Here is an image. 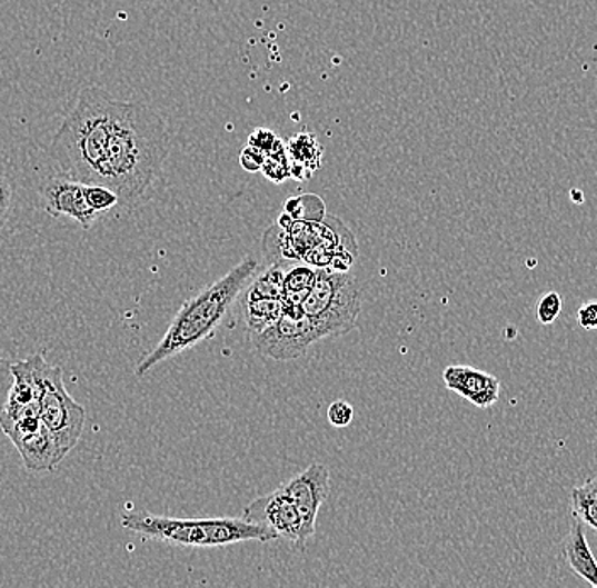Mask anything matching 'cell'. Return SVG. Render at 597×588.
Here are the masks:
<instances>
[{"label":"cell","mask_w":597,"mask_h":588,"mask_svg":"<svg viewBox=\"0 0 597 588\" xmlns=\"http://www.w3.org/2000/svg\"><path fill=\"white\" fill-rule=\"evenodd\" d=\"M169 151L163 119L143 103L119 100L99 186L115 190L121 206L135 207L147 196Z\"/></svg>","instance_id":"6da1fadb"},{"label":"cell","mask_w":597,"mask_h":588,"mask_svg":"<svg viewBox=\"0 0 597 588\" xmlns=\"http://www.w3.org/2000/svg\"><path fill=\"white\" fill-rule=\"evenodd\" d=\"M258 270H260L258 258H243L228 273L222 275L221 279L187 300L170 322L160 342L138 365L137 377H145L157 365L212 338L216 329L228 318L229 310L240 299Z\"/></svg>","instance_id":"7a4b0ae2"},{"label":"cell","mask_w":597,"mask_h":588,"mask_svg":"<svg viewBox=\"0 0 597 588\" xmlns=\"http://www.w3.org/2000/svg\"><path fill=\"white\" fill-rule=\"evenodd\" d=\"M118 102L99 87H87L80 92L76 108L51 141V158L61 176L99 186Z\"/></svg>","instance_id":"3957f363"},{"label":"cell","mask_w":597,"mask_h":588,"mask_svg":"<svg viewBox=\"0 0 597 588\" xmlns=\"http://www.w3.org/2000/svg\"><path fill=\"white\" fill-rule=\"evenodd\" d=\"M121 525L143 538L182 548H221L237 542H267L279 538L269 526L248 521L245 517L179 519L140 510L122 514Z\"/></svg>","instance_id":"277c9868"},{"label":"cell","mask_w":597,"mask_h":588,"mask_svg":"<svg viewBox=\"0 0 597 588\" xmlns=\"http://www.w3.org/2000/svg\"><path fill=\"white\" fill-rule=\"evenodd\" d=\"M302 310L311 319L319 338L347 335L354 331L360 316V290L348 271L318 268V279L302 300Z\"/></svg>","instance_id":"5b68a950"},{"label":"cell","mask_w":597,"mask_h":588,"mask_svg":"<svg viewBox=\"0 0 597 588\" xmlns=\"http://www.w3.org/2000/svg\"><path fill=\"white\" fill-rule=\"evenodd\" d=\"M86 419V409L64 389L61 368L47 363L41 393V421L50 429L64 454L69 455L76 448Z\"/></svg>","instance_id":"8992f818"},{"label":"cell","mask_w":597,"mask_h":588,"mask_svg":"<svg viewBox=\"0 0 597 588\" xmlns=\"http://www.w3.org/2000/svg\"><path fill=\"white\" fill-rule=\"evenodd\" d=\"M319 339L311 319L302 310V303L286 302L282 318L263 331L251 335V345L270 360L290 361L305 357Z\"/></svg>","instance_id":"52a82bcc"},{"label":"cell","mask_w":597,"mask_h":588,"mask_svg":"<svg viewBox=\"0 0 597 588\" xmlns=\"http://www.w3.org/2000/svg\"><path fill=\"white\" fill-rule=\"evenodd\" d=\"M243 517L248 521L269 526L279 538L293 542L299 549H305L308 545L301 514L297 510L292 499L280 487L272 494L258 497L257 500L248 504Z\"/></svg>","instance_id":"ba28073f"},{"label":"cell","mask_w":597,"mask_h":588,"mask_svg":"<svg viewBox=\"0 0 597 588\" xmlns=\"http://www.w3.org/2000/svg\"><path fill=\"white\" fill-rule=\"evenodd\" d=\"M280 489L292 499L297 510L301 514L305 538L306 541H309L316 535L319 509L331 494V478H329L328 467L321 464L309 465L301 474L282 484Z\"/></svg>","instance_id":"9c48e42d"},{"label":"cell","mask_w":597,"mask_h":588,"mask_svg":"<svg viewBox=\"0 0 597 588\" xmlns=\"http://www.w3.org/2000/svg\"><path fill=\"white\" fill-rule=\"evenodd\" d=\"M40 196L43 199L44 211L51 218L69 216L83 229L92 228L93 222L101 216L87 203L83 183L69 177H51L40 187Z\"/></svg>","instance_id":"30bf717a"},{"label":"cell","mask_w":597,"mask_h":588,"mask_svg":"<svg viewBox=\"0 0 597 588\" xmlns=\"http://www.w3.org/2000/svg\"><path fill=\"white\" fill-rule=\"evenodd\" d=\"M444 382L448 390L458 393L461 399L469 400L479 409H489L501 396L499 378L467 365H451L445 368Z\"/></svg>","instance_id":"8fae6325"},{"label":"cell","mask_w":597,"mask_h":588,"mask_svg":"<svg viewBox=\"0 0 597 588\" xmlns=\"http://www.w3.org/2000/svg\"><path fill=\"white\" fill-rule=\"evenodd\" d=\"M12 442L18 454L21 455L24 467L34 474L57 470L58 465L67 457L50 429L44 425L12 439Z\"/></svg>","instance_id":"7c38bea8"},{"label":"cell","mask_w":597,"mask_h":588,"mask_svg":"<svg viewBox=\"0 0 597 588\" xmlns=\"http://www.w3.org/2000/svg\"><path fill=\"white\" fill-rule=\"evenodd\" d=\"M564 557H566L567 565L577 577L597 588V560L594 558L593 551H590L584 525L576 517H574L573 526H570L566 545H564Z\"/></svg>","instance_id":"4fadbf2b"},{"label":"cell","mask_w":597,"mask_h":588,"mask_svg":"<svg viewBox=\"0 0 597 588\" xmlns=\"http://www.w3.org/2000/svg\"><path fill=\"white\" fill-rule=\"evenodd\" d=\"M322 148L319 147L315 136L302 134L292 138L289 143V160L292 177L299 180H306L311 177L308 170H318L321 163Z\"/></svg>","instance_id":"5bb4252c"},{"label":"cell","mask_w":597,"mask_h":588,"mask_svg":"<svg viewBox=\"0 0 597 588\" xmlns=\"http://www.w3.org/2000/svg\"><path fill=\"white\" fill-rule=\"evenodd\" d=\"M240 303L250 335L269 328L277 319L282 318L283 310H286V300L282 297L279 299H243L241 297Z\"/></svg>","instance_id":"9a60e30c"},{"label":"cell","mask_w":597,"mask_h":588,"mask_svg":"<svg viewBox=\"0 0 597 588\" xmlns=\"http://www.w3.org/2000/svg\"><path fill=\"white\" fill-rule=\"evenodd\" d=\"M283 275L286 270L280 263H273L263 273L255 275V279L248 283L240 297L243 299H283Z\"/></svg>","instance_id":"2e32d148"},{"label":"cell","mask_w":597,"mask_h":588,"mask_svg":"<svg viewBox=\"0 0 597 588\" xmlns=\"http://www.w3.org/2000/svg\"><path fill=\"white\" fill-rule=\"evenodd\" d=\"M318 279V268L299 265L290 268L283 275V300L287 303H302L315 287Z\"/></svg>","instance_id":"e0dca14e"},{"label":"cell","mask_w":597,"mask_h":588,"mask_svg":"<svg viewBox=\"0 0 597 588\" xmlns=\"http://www.w3.org/2000/svg\"><path fill=\"white\" fill-rule=\"evenodd\" d=\"M570 512L584 526L597 532V499L589 496L583 487H576L570 492Z\"/></svg>","instance_id":"ac0fdd59"},{"label":"cell","mask_w":597,"mask_h":588,"mask_svg":"<svg viewBox=\"0 0 597 588\" xmlns=\"http://www.w3.org/2000/svg\"><path fill=\"white\" fill-rule=\"evenodd\" d=\"M83 192H86L87 203L97 215H105V212L111 211V209L121 203L118 193L109 189V187L83 183Z\"/></svg>","instance_id":"d6986e66"},{"label":"cell","mask_w":597,"mask_h":588,"mask_svg":"<svg viewBox=\"0 0 597 588\" xmlns=\"http://www.w3.org/2000/svg\"><path fill=\"white\" fill-rule=\"evenodd\" d=\"M561 309H564V300H561L560 293L555 292V290L545 293L537 303L538 322L544 326L554 325L560 318Z\"/></svg>","instance_id":"ffe728a7"},{"label":"cell","mask_w":597,"mask_h":588,"mask_svg":"<svg viewBox=\"0 0 597 588\" xmlns=\"http://www.w3.org/2000/svg\"><path fill=\"white\" fill-rule=\"evenodd\" d=\"M14 211V186L4 170H0V232L4 231Z\"/></svg>","instance_id":"44dd1931"},{"label":"cell","mask_w":597,"mask_h":588,"mask_svg":"<svg viewBox=\"0 0 597 588\" xmlns=\"http://www.w3.org/2000/svg\"><path fill=\"white\" fill-rule=\"evenodd\" d=\"M354 407L347 400H335L328 407V421L335 428H347L354 421Z\"/></svg>","instance_id":"7402d4cb"},{"label":"cell","mask_w":597,"mask_h":588,"mask_svg":"<svg viewBox=\"0 0 597 588\" xmlns=\"http://www.w3.org/2000/svg\"><path fill=\"white\" fill-rule=\"evenodd\" d=\"M14 375H12V363L0 358V410L4 409L8 402L9 392H11Z\"/></svg>","instance_id":"603a6c76"},{"label":"cell","mask_w":597,"mask_h":588,"mask_svg":"<svg viewBox=\"0 0 597 588\" xmlns=\"http://www.w3.org/2000/svg\"><path fill=\"white\" fill-rule=\"evenodd\" d=\"M577 321L586 331L597 329V300H587L577 310Z\"/></svg>","instance_id":"cb8c5ba5"},{"label":"cell","mask_w":597,"mask_h":588,"mask_svg":"<svg viewBox=\"0 0 597 588\" xmlns=\"http://www.w3.org/2000/svg\"><path fill=\"white\" fill-rule=\"evenodd\" d=\"M277 143V136L269 129H258L250 136V147L257 148V150L263 151L265 155H269L273 150Z\"/></svg>","instance_id":"d4e9b609"},{"label":"cell","mask_w":597,"mask_h":588,"mask_svg":"<svg viewBox=\"0 0 597 588\" xmlns=\"http://www.w3.org/2000/svg\"><path fill=\"white\" fill-rule=\"evenodd\" d=\"M265 158L267 155L263 151L257 150V148L248 147L241 151L240 163L245 170L248 171H260L263 168Z\"/></svg>","instance_id":"484cf974"},{"label":"cell","mask_w":597,"mask_h":588,"mask_svg":"<svg viewBox=\"0 0 597 588\" xmlns=\"http://www.w3.org/2000/svg\"><path fill=\"white\" fill-rule=\"evenodd\" d=\"M580 487H583L589 496H593L594 499H597V475L596 477L589 478V480Z\"/></svg>","instance_id":"4316f807"},{"label":"cell","mask_w":597,"mask_h":588,"mask_svg":"<svg viewBox=\"0 0 597 588\" xmlns=\"http://www.w3.org/2000/svg\"><path fill=\"white\" fill-rule=\"evenodd\" d=\"M597 475V474H596Z\"/></svg>","instance_id":"83f0119b"}]
</instances>
